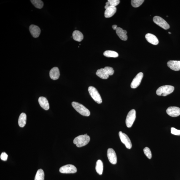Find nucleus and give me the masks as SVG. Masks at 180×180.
Segmentation results:
<instances>
[{
  "instance_id": "3",
  "label": "nucleus",
  "mask_w": 180,
  "mask_h": 180,
  "mask_svg": "<svg viewBox=\"0 0 180 180\" xmlns=\"http://www.w3.org/2000/svg\"><path fill=\"white\" fill-rule=\"evenodd\" d=\"M72 106L77 112L82 115L88 117L90 115V111L83 104L76 102H73Z\"/></svg>"
},
{
  "instance_id": "32",
  "label": "nucleus",
  "mask_w": 180,
  "mask_h": 180,
  "mask_svg": "<svg viewBox=\"0 0 180 180\" xmlns=\"http://www.w3.org/2000/svg\"><path fill=\"white\" fill-rule=\"evenodd\" d=\"M168 33H169L170 34H171V33L170 32H168Z\"/></svg>"
},
{
  "instance_id": "23",
  "label": "nucleus",
  "mask_w": 180,
  "mask_h": 180,
  "mask_svg": "<svg viewBox=\"0 0 180 180\" xmlns=\"http://www.w3.org/2000/svg\"><path fill=\"white\" fill-rule=\"evenodd\" d=\"M104 56L108 58H116L118 56V54L117 52L109 50L104 51Z\"/></svg>"
},
{
  "instance_id": "16",
  "label": "nucleus",
  "mask_w": 180,
  "mask_h": 180,
  "mask_svg": "<svg viewBox=\"0 0 180 180\" xmlns=\"http://www.w3.org/2000/svg\"><path fill=\"white\" fill-rule=\"evenodd\" d=\"M49 76L51 78L54 80L58 79L60 76V72L58 68L54 67L52 68L49 72Z\"/></svg>"
},
{
  "instance_id": "25",
  "label": "nucleus",
  "mask_w": 180,
  "mask_h": 180,
  "mask_svg": "<svg viewBox=\"0 0 180 180\" xmlns=\"http://www.w3.org/2000/svg\"><path fill=\"white\" fill-rule=\"evenodd\" d=\"M120 2L119 0H108V1L106 3L105 8L106 9L110 6L115 7L120 3Z\"/></svg>"
},
{
  "instance_id": "26",
  "label": "nucleus",
  "mask_w": 180,
  "mask_h": 180,
  "mask_svg": "<svg viewBox=\"0 0 180 180\" xmlns=\"http://www.w3.org/2000/svg\"><path fill=\"white\" fill-rule=\"evenodd\" d=\"M31 1L36 8L42 9L44 6V3L41 0H31Z\"/></svg>"
},
{
  "instance_id": "8",
  "label": "nucleus",
  "mask_w": 180,
  "mask_h": 180,
  "mask_svg": "<svg viewBox=\"0 0 180 180\" xmlns=\"http://www.w3.org/2000/svg\"><path fill=\"white\" fill-rule=\"evenodd\" d=\"M119 136L122 142L126 146L127 149H131L132 147V143L128 136L121 131L119 132Z\"/></svg>"
},
{
  "instance_id": "4",
  "label": "nucleus",
  "mask_w": 180,
  "mask_h": 180,
  "mask_svg": "<svg viewBox=\"0 0 180 180\" xmlns=\"http://www.w3.org/2000/svg\"><path fill=\"white\" fill-rule=\"evenodd\" d=\"M174 89V86L170 85H165L159 87L156 91V94L159 96H166L172 93Z\"/></svg>"
},
{
  "instance_id": "1",
  "label": "nucleus",
  "mask_w": 180,
  "mask_h": 180,
  "mask_svg": "<svg viewBox=\"0 0 180 180\" xmlns=\"http://www.w3.org/2000/svg\"><path fill=\"white\" fill-rule=\"evenodd\" d=\"M114 73L112 67H106L97 70L96 73L97 76L102 79H106L109 78V76H112Z\"/></svg>"
},
{
  "instance_id": "21",
  "label": "nucleus",
  "mask_w": 180,
  "mask_h": 180,
  "mask_svg": "<svg viewBox=\"0 0 180 180\" xmlns=\"http://www.w3.org/2000/svg\"><path fill=\"white\" fill-rule=\"evenodd\" d=\"M26 115L24 113H22L19 116L18 124L20 127H23L26 125Z\"/></svg>"
},
{
  "instance_id": "5",
  "label": "nucleus",
  "mask_w": 180,
  "mask_h": 180,
  "mask_svg": "<svg viewBox=\"0 0 180 180\" xmlns=\"http://www.w3.org/2000/svg\"><path fill=\"white\" fill-rule=\"evenodd\" d=\"M88 91L92 99L97 103L101 104L102 102V99L99 92L97 89L93 86H90L88 88Z\"/></svg>"
},
{
  "instance_id": "13",
  "label": "nucleus",
  "mask_w": 180,
  "mask_h": 180,
  "mask_svg": "<svg viewBox=\"0 0 180 180\" xmlns=\"http://www.w3.org/2000/svg\"><path fill=\"white\" fill-rule=\"evenodd\" d=\"M29 31L34 38H38L39 36L41 30L39 27L36 25L32 24L29 27Z\"/></svg>"
},
{
  "instance_id": "6",
  "label": "nucleus",
  "mask_w": 180,
  "mask_h": 180,
  "mask_svg": "<svg viewBox=\"0 0 180 180\" xmlns=\"http://www.w3.org/2000/svg\"><path fill=\"white\" fill-rule=\"evenodd\" d=\"M136 118V111L135 109H132L127 114L126 119V124L128 128L133 126Z\"/></svg>"
},
{
  "instance_id": "27",
  "label": "nucleus",
  "mask_w": 180,
  "mask_h": 180,
  "mask_svg": "<svg viewBox=\"0 0 180 180\" xmlns=\"http://www.w3.org/2000/svg\"><path fill=\"white\" fill-rule=\"evenodd\" d=\"M144 1L143 0H132L131 5L134 8H138L142 5Z\"/></svg>"
},
{
  "instance_id": "20",
  "label": "nucleus",
  "mask_w": 180,
  "mask_h": 180,
  "mask_svg": "<svg viewBox=\"0 0 180 180\" xmlns=\"http://www.w3.org/2000/svg\"><path fill=\"white\" fill-rule=\"evenodd\" d=\"M72 37L74 40L77 42H80L83 40V35L81 31H75L72 33Z\"/></svg>"
},
{
  "instance_id": "18",
  "label": "nucleus",
  "mask_w": 180,
  "mask_h": 180,
  "mask_svg": "<svg viewBox=\"0 0 180 180\" xmlns=\"http://www.w3.org/2000/svg\"><path fill=\"white\" fill-rule=\"evenodd\" d=\"M117 9L116 7L110 6L106 8L105 11L104 16L106 18L111 17L115 14Z\"/></svg>"
},
{
  "instance_id": "30",
  "label": "nucleus",
  "mask_w": 180,
  "mask_h": 180,
  "mask_svg": "<svg viewBox=\"0 0 180 180\" xmlns=\"http://www.w3.org/2000/svg\"><path fill=\"white\" fill-rule=\"evenodd\" d=\"M0 158L2 161H6L7 160L8 155L5 152H3L1 153Z\"/></svg>"
},
{
  "instance_id": "15",
  "label": "nucleus",
  "mask_w": 180,
  "mask_h": 180,
  "mask_svg": "<svg viewBox=\"0 0 180 180\" xmlns=\"http://www.w3.org/2000/svg\"><path fill=\"white\" fill-rule=\"evenodd\" d=\"M145 38L148 42L150 44L154 45H158L159 43L158 38L153 34L148 33L146 35Z\"/></svg>"
},
{
  "instance_id": "28",
  "label": "nucleus",
  "mask_w": 180,
  "mask_h": 180,
  "mask_svg": "<svg viewBox=\"0 0 180 180\" xmlns=\"http://www.w3.org/2000/svg\"><path fill=\"white\" fill-rule=\"evenodd\" d=\"M143 152H144L145 155L147 156L148 158L150 159L152 158V154L151 151L149 147H145L143 149Z\"/></svg>"
},
{
  "instance_id": "14",
  "label": "nucleus",
  "mask_w": 180,
  "mask_h": 180,
  "mask_svg": "<svg viewBox=\"0 0 180 180\" xmlns=\"http://www.w3.org/2000/svg\"><path fill=\"white\" fill-rule=\"evenodd\" d=\"M168 67L174 71L180 70V61L170 60L167 63Z\"/></svg>"
},
{
  "instance_id": "19",
  "label": "nucleus",
  "mask_w": 180,
  "mask_h": 180,
  "mask_svg": "<svg viewBox=\"0 0 180 180\" xmlns=\"http://www.w3.org/2000/svg\"><path fill=\"white\" fill-rule=\"evenodd\" d=\"M38 102L41 107L45 110H48L49 108V102L46 98L41 97L39 98Z\"/></svg>"
},
{
  "instance_id": "9",
  "label": "nucleus",
  "mask_w": 180,
  "mask_h": 180,
  "mask_svg": "<svg viewBox=\"0 0 180 180\" xmlns=\"http://www.w3.org/2000/svg\"><path fill=\"white\" fill-rule=\"evenodd\" d=\"M77 171L76 168L74 165H67L61 167L60 172L63 174H74Z\"/></svg>"
},
{
  "instance_id": "31",
  "label": "nucleus",
  "mask_w": 180,
  "mask_h": 180,
  "mask_svg": "<svg viewBox=\"0 0 180 180\" xmlns=\"http://www.w3.org/2000/svg\"><path fill=\"white\" fill-rule=\"evenodd\" d=\"M117 26L116 25H114L112 26V28L114 29V30H116V29H117Z\"/></svg>"
},
{
  "instance_id": "22",
  "label": "nucleus",
  "mask_w": 180,
  "mask_h": 180,
  "mask_svg": "<svg viewBox=\"0 0 180 180\" xmlns=\"http://www.w3.org/2000/svg\"><path fill=\"white\" fill-rule=\"evenodd\" d=\"M103 164L101 160H98L96 165L95 169L99 175H101L103 172Z\"/></svg>"
},
{
  "instance_id": "12",
  "label": "nucleus",
  "mask_w": 180,
  "mask_h": 180,
  "mask_svg": "<svg viewBox=\"0 0 180 180\" xmlns=\"http://www.w3.org/2000/svg\"><path fill=\"white\" fill-rule=\"evenodd\" d=\"M143 74L142 72H140L136 75L131 84V87L133 88H136L138 87L141 83L143 78Z\"/></svg>"
},
{
  "instance_id": "24",
  "label": "nucleus",
  "mask_w": 180,
  "mask_h": 180,
  "mask_svg": "<svg viewBox=\"0 0 180 180\" xmlns=\"http://www.w3.org/2000/svg\"><path fill=\"white\" fill-rule=\"evenodd\" d=\"M44 171L40 169L38 170L35 177V180H44Z\"/></svg>"
},
{
  "instance_id": "17",
  "label": "nucleus",
  "mask_w": 180,
  "mask_h": 180,
  "mask_svg": "<svg viewBox=\"0 0 180 180\" xmlns=\"http://www.w3.org/2000/svg\"><path fill=\"white\" fill-rule=\"evenodd\" d=\"M116 32L121 40L124 41L127 40V32L126 31L123 30L120 27H117L116 29Z\"/></svg>"
},
{
  "instance_id": "33",
  "label": "nucleus",
  "mask_w": 180,
  "mask_h": 180,
  "mask_svg": "<svg viewBox=\"0 0 180 180\" xmlns=\"http://www.w3.org/2000/svg\"><path fill=\"white\" fill-rule=\"evenodd\" d=\"M85 135H88V134H85Z\"/></svg>"
},
{
  "instance_id": "7",
  "label": "nucleus",
  "mask_w": 180,
  "mask_h": 180,
  "mask_svg": "<svg viewBox=\"0 0 180 180\" xmlns=\"http://www.w3.org/2000/svg\"><path fill=\"white\" fill-rule=\"evenodd\" d=\"M154 22L161 28L167 30L170 28V26L168 23L162 18L159 16L154 17L153 18Z\"/></svg>"
},
{
  "instance_id": "29",
  "label": "nucleus",
  "mask_w": 180,
  "mask_h": 180,
  "mask_svg": "<svg viewBox=\"0 0 180 180\" xmlns=\"http://www.w3.org/2000/svg\"><path fill=\"white\" fill-rule=\"evenodd\" d=\"M171 133L174 135L180 136V130H178L174 127H172L171 129Z\"/></svg>"
},
{
  "instance_id": "2",
  "label": "nucleus",
  "mask_w": 180,
  "mask_h": 180,
  "mask_svg": "<svg viewBox=\"0 0 180 180\" xmlns=\"http://www.w3.org/2000/svg\"><path fill=\"white\" fill-rule=\"evenodd\" d=\"M90 140V137L88 135H81L74 138L73 142L76 147H81L87 145Z\"/></svg>"
},
{
  "instance_id": "11",
  "label": "nucleus",
  "mask_w": 180,
  "mask_h": 180,
  "mask_svg": "<svg viewBox=\"0 0 180 180\" xmlns=\"http://www.w3.org/2000/svg\"><path fill=\"white\" fill-rule=\"evenodd\" d=\"M166 112L171 117H178L180 115V108L176 106H170L168 108Z\"/></svg>"
},
{
  "instance_id": "10",
  "label": "nucleus",
  "mask_w": 180,
  "mask_h": 180,
  "mask_svg": "<svg viewBox=\"0 0 180 180\" xmlns=\"http://www.w3.org/2000/svg\"><path fill=\"white\" fill-rule=\"evenodd\" d=\"M107 156L109 162L113 165H115L117 163V154L114 150L110 148L107 151Z\"/></svg>"
}]
</instances>
